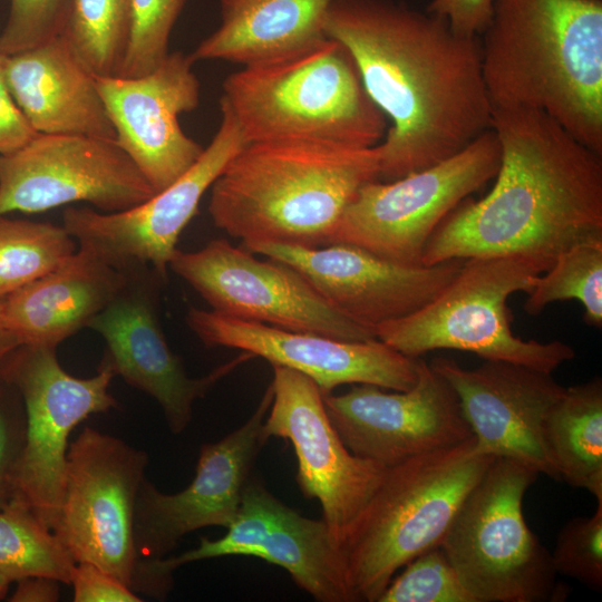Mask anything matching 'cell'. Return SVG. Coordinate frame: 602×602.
Instances as JSON below:
<instances>
[{
	"label": "cell",
	"mask_w": 602,
	"mask_h": 602,
	"mask_svg": "<svg viewBox=\"0 0 602 602\" xmlns=\"http://www.w3.org/2000/svg\"><path fill=\"white\" fill-rule=\"evenodd\" d=\"M124 281V272L78 247L59 268L2 299L7 323L20 344L57 347L87 328Z\"/></svg>",
	"instance_id": "cell-24"
},
{
	"label": "cell",
	"mask_w": 602,
	"mask_h": 602,
	"mask_svg": "<svg viewBox=\"0 0 602 602\" xmlns=\"http://www.w3.org/2000/svg\"><path fill=\"white\" fill-rule=\"evenodd\" d=\"M75 602H140L143 601L115 575L89 562H77L71 582Z\"/></svg>",
	"instance_id": "cell-38"
},
{
	"label": "cell",
	"mask_w": 602,
	"mask_h": 602,
	"mask_svg": "<svg viewBox=\"0 0 602 602\" xmlns=\"http://www.w3.org/2000/svg\"><path fill=\"white\" fill-rule=\"evenodd\" d=\"M7 85L39 134L115 139V129L96 86L64 36L2 56Z\"/></svg>",
	"instance_id": "cell-23"
},
{
	"label": "cell",
	"mask_w": 602,
	"mask_h": 602,
	"mask_svg": "<svg viewBox=\"0 0 602 602\" xmlns=\"http://www.w3.org/2000/svg\"><path fill=\"white\" fill-rule=\"evenodd\" d=\"M187 0H130V33L120 77L153 71L169 54L172 30Z\"/></svg>",
	"instance_id": "cell-33"
},
{
	"label": "cell",
	"mask_w": 602,
	"mask_h": 602,
	"mask_svg": "<svg viewBox=\"0 0 602 602\" xmlns=\"http://www.w3.org/2000/svg\"><path fill=\"white\" fill-rule=\"evenodd\" d=\"M19 344L17 337L7 323L3 300H0V362Z\"/></svg>",
	"instance_id": "cell-42"
},
{
	"label": "cell",
	"mask_w": 602,
	"mask_h": 602,
	"mask_svg": "<svg viewBox=\"0 0 602 602\" xmlns=\"http://www.w3.org/2000/svg\"><path fill=\"white\" fill-rule=\"evenodd\" d=\"M220 100L246 143L308 139L372 147L387 132V118L366 91L352 56L330 37L227 75Z\"/></svg>",
	"instance_id": "cell-5"
},
{
	"label": "cell",
	"mask_w": 602,
	"mask_h": 602,
	"mask_svg": "<svg viewBox=\"0 0 602 602\" xmlns=\"http://www.w3.org/2000/svg\"><path fill=\"white\" fill-rule=\"evenodd\" d=\"M429 363L456 392L479 453L520 462L560 480L545 424L565 387L552 373L502 360H485L475 369L445 357Z\"/></svg>",
	"instance_id": "cell-20"
},
{
	"label": "cell",
	"mask_w": 602,
	"mask_h": 602,
	"mask_svg": "<svg viewBox=\"0 0 602 602\" xmlns=\"http://www.w3.org/2000/svg\"><path fill=\"white\" fill-rule=\"evenodd\" d=\"M244 247L292 266L339 312L372 330L429 303L465 260L407 265L340 243L303 247L260 242Z\"/></svg>",
	"instance_id": "cell-19"
},
{
	"label": "cell",
	"mask_w": 602,
	"mask_h": 602,
	"mask_svg": "<svg viewBox=\"0 0 602 602\" xmlns=\"http://www.w3.org/2000/svg\"><path fill=\"white\" fill-rule=\"evenodd\" d=\"M26 435L27 417L22 398L0 376V509L13 498Z\"/></svg>",
	"instance_id": "cell-37"
},
{
	"label": "cell",
	"mask_w": 602,
	"mask_h": 602,
	"mask_svg": "<svg viewBox=\"0 0 602 602\" xmlns=\"http://www.w3.org/2000/svg\"><path fill=\"white\" fill-rule=\"evenodd\" d=\"M540 474L496 457L457 512L440 548L474 602L562 601L551 553L530 530L523 498Z\"/></svg>",
	"instance_id": "cell-8"
},
{
	"label": "cell",
	"mask_w": 602,
	"mask_h": 602,
	"mask_svg": "<svg viewBox=\"0 0 602 602\" xmlns=\"http://www.w3.org/2000/svg\"><path fill=\"white\" fill-rule=\"evenodd\" d=\"M252 556L284 569L317 601L356 602L342 554L322 518L305 517L284 504Z\"/></svg>",
	"instance_id": "cell-26"
},
{
	"label": "cell",
	"mask_w": 602,
	"mask_h": 602,
	"mask_svg": "<svg viewBox=\"0 0 602 602\" xmlns=\"http://www.w3.org/2000/svg\"><path fill=\"white\" fill-rule=\"evenodd\" d=\"M185 321L206 347L240 349L272 366L295 370L313 380L323 395L346 383L405 391L418 379L419 358L407 357L378 339L344 341L195 307L188 309Z\"/></svg>",
	"instance_id": "cell-22"
},
{
	"label": "cell",
	"mask_w": 602,
	"mask_h": 602,
	"mask_svg": "<svg viewBox=\"0 0 602 602\" xmlns=\"http://www.w3.org/2000/svg\"><path fill=\"white\" fill-rule=\"evenodd\" d=\"M324 31L391 122L378 144L382 181L445 161L492 128L479 37L396 0H333Z\"/></svg>",
	"instance_id": "cell-1"
},
{
	"label": "cell",
	"mask_w": 602,
	"mask_h": 602,
	"mask_svg": "<svg viewBox=\"0 0 602 602\" xmlns=\"http://www.w3.org/2000/svg\"><path fill=\"white\" fill-rule=\"evenodd\" d=\"M38 134L10 93L0 55V155L20 149Z\"/></svg>",
	"instance_id": "cell-40"
},
{
	"label": "cell",
	"mask_w": 602,
	"mask_h": 602,
	"mask_svg": "<svg viewBox=\"0 0 602 602\" xmlns=\"http://www.w3.org/2000/svg\"><path fill=\"white\" fill-rule=\"evenodd\" d=\"M76 562L57 535L19 502L0 509V573L11 583L47 576L70 584Z\"/></svg>",
	"instance_id": "cell-28"
},
{
	"label": "cell",
	"mask_w": 602,
	"mask_h": 602,
	"mask_svg": "<svg viewBox=\"0 0 602 602\" xmlns=\"http://www.w3.org/2000/svg\"><path fill=\"white\" fill-rule=\"evenodd\" d=\"M130 33V0H72L64 32L95 76H118Z\"/></svg>",
	"instance_id": "cell-30"
},
{
	"label": "cell",
	"mask_w": 602,
	"mask_h": 602,
	"mask_svg": "<svg viewBox=\"0 0 602 602\" xmlns=\"http://www.w3.org/2000/svg\"><path fill=\"white\" fill-rule=\"evenodd\" d=\"M193 65L190 55L173 51L140 77L95 76L115 140L155 193L182 176L204 151L178 123L179 115L200 104Z\"/></svg>",
	"instance_id": "cell-21"
},
{
	"label": "cell",
	"mask_w": 602,
	"mask_h": 602,
	"mask_svg": "<svg viewBox=\"0 0 602 602\" xmlns=\"http://www.w3.org/2000/svg\"><path fill=\"white\" fill-rule=\"evenodd\" d=\"M284 504L258 479L247 483L240 508L226 534L219 540L201 537L195 548L159 559L168 574L184 564L230 555L252 556L275 525Z\"/></svg>",
	"instance_id": "cell-32"
},
{
	"label": "cell",
	"mask_w": 602,
	"mask_h": 602,
	"mask_svg": "<svg viewBox=\"0 0 602 602\" xmlns=\"http://www.w3.org/2000/svg\"><path fill=\"white\" fill-rule=\"evenodd\" d=\"M552 264L523 255L474 256L426 305L375 327L376 338L410 357L438 349L468 351L485 360L524 365L552 373L575 357L560 340H522L511 330L509 295L528 293Z\"/></svg>",
	"instance_id": "cell-7"
},
{
	"label": "cell",
	"mask_w": 602,
	"mask_h": 602,
	"mask_svg": "<svg viewBox=\"0 0 602 602\" xmlns=\"http://www.w3.org/2000/svg\"><path fill=\"white\" fill-rule=\"evenodd\" d=\"M273 367L272 402L264 434L290 440L297 460V482L309 499H317L334 544L341 547L386 468L352 454L327 414L323 394L309 377Z\"/></svg>",
	"instance_id": "cell-15"
},
{
	"label": "cell",
	"mask_w": 602,
	"mask_h": 602,
	"mask_svg": "<svg viewBox=\"0 0 602 602\" xmlns=\"http://www.w3.org/2000/svg\"><path fill=\"white\" fill-rule=\"evenodd\" d=\"M502 151L493 188L457 206L427 242L423 265L523 255L553 264L602 237V156L534 109H493Z\"/></svg>",
	"instance_id": "cell-2"
},
{
	"label": "cell",
	"mask_w": 602,
	"mask_h": 602,
	"mask_svg": "<svg viewBox=\"0 0 602 602\" xmlns=\"http://www.w3.org/2000/svg\"><path fill=\"white\" fill-rule=\"evenodd\" d=\"M545 439L560 480L602 499V379L565 388L551 409Z\"/></svg>",
	"instance_id": "cell-27"
},
{
	"label": "cell",
	"mask_w": 602,
	"mask_h": 602,
	"mask_svg": "<svg viewBox=\"0 0 602 602\" xmlns=\"http://www.w3.org/2000/svg\"><path fill=\"white\" fill-rule=\"evenodd\" d=\"M544 273L524 303L528 314H538L556 301L576 300L584 307L586 323L602 327V237L566 249Z\"/></svg>",
	"instance_id": "cell-31"
},
{
	"label": "cell",
	"mask_w": 602,
	"mask_h": 602,
	"mask_svg": "<svg viewBox=\"0 0 602 602\" xmlns=\"http://www.w3.org/2000/svg\"><path fill=\"white\" fill-rule=\"evenodd\" d=\"M168 269L221 314L344 341L377 339L372 329L339 312L292 266L256 259L227 240H212L192 252L176 249Z\"/></svg>",
	"instance_id": "cell-12"
},
{
	"label": "cell",
	"mask_w": 602,
	"mask_h": 602,
	"mask_svg": "<svg viewBox=\"0 0 602 602\" xmlns=\"http://www.w3.org/2000/svg\"><path fill=\"white\" fill-rule=\"evenodd\" d=\"M480 37L492 110H540L602 156V0H494Z\"/></svg>",
	"instance_id": "cell-3"
},
{
	"label": "cell",
	"mask_w": 602,
	"mask_h": 602,
	"mask_svg": "<svg viewBox=\"0 0 602 602\" xmlns=\"http://www.w3.org/2000/svg\"><path fill=\"white\" fill-rule=\"evenodd\" d=\"M501 144L489 128L464 149L400 178L365 184L344 210L328 244H349L379 258L423 265L425 246L441 222L494 178Z\"/></svg>",
	"instance_id": "cell-9"
},
{
	"label": "cell",
	"mask_w": 602,
	"mask_h": 602,
	"mask_svg": "<svg viewBox=\"0 0 602 602\" xmlns=\"http://www.w3.org/2000/svg\"><path fill=\"white\" fill-rule=\"evenodd\" d=\"M272 402L268 387L251 417L215 443L200 448L195 477L183 491L165 494L146 477L138 489L134 541L140 559H161L188 533L229 527L235 518L259 453L265 445L264 420Z\"/></svg>",
	"instance_id": "cell-18"
},
{
	"label": "cell",
	"mask_w": 602,
	"mask_h": 602,
	"mask_svg": "<svg viewBox=\"0 0 602 602\" xmlns=\"http://www.w3.org/2000/svg\"><path fill=\"white\" fill-rule=\"evenodd\" d=\"M493 8L494 0H431L425 11L445 19L460 36L480 37L491 21Z\"/></svg>",
	"instance_id": "cell-39"
},
{
	"label": "cell",
	"mask_w": 602,
	"mask_h": 602,
	"mask_svg": "<svg viewBox=\"0 0 602 602\" xmlns=\"http://www.w3.org/2000/svg\"><path fill=\"white\" fill-rule=\"evenodd\" d=\"M122 272V288L87 328L105 340L101 360L115 376L154 398L169 430L181 434L192 420L194 402L253 356L243 352L202 377H190L181 357L171 350L161 324L159 289L165 282L145 265Z\"/></svg>",
	"instance_id": "cell-16"
},
{
	"label": "cell",
	"mask_w": 602,
	"mask_h": 602,
	"mask_svg": "<svg viewBox=\"0 0 602 602\" xmlns=\"http://www.w3.org/2000/svg\"><path fill=\"white\" fill-rule=\"evenodd\" d=\"M154 194L115 139L38 134L20 149L0 155V216L79 202L120 212Z\"/></svg>",
	"instance_id": "cell-14"
},
{
	"label": "cell",
	"mask_w": 602,
	"mask_h": 602,
	"mask_svg": "<svg viewBox=\"0 0 602 602\" xmlns=\"http://www.w3.org/2000/svg\"><path fill=\"white\" fill-rule=\"evenodd\" d=\"M9 584L10 582L0 573V600L6 596Z\"/></svg>",
	"instance_id": "cell-43"
},
{
	"label": "cell",
	"mask_w": 602,
	"mask_h": 602,
	"mask_svg": "<svg viewBox=\"0 0 602 602\" xmlns=\"http://www.w3.org/2000/svg\"><path fill=\"white\" fill-rule=\"evenodd\" d=\"M551 556L556 573L601 591L602 499L592 515L574 517L561 528Z\"/></svg>",
	"instance_id": "cell-35"
},
{
	"label": "cell",
	"mask_w": 602,
	"mask_h": 602,
	"mask_svg": "<svg viewBox=\"0 0 602 602\" xmlns=\"http://www.w3.org/2000/svg\"><path fill=\"white\" fill-rule=\"evenodd\" d=\"M221 122L198 159L175 182L120 212L69 206L64 227L79 249L119 271L149 266L166 282L178 237L197 213L204 194L246 144L230 108L220 100Z\"/></svg>",
	"instance_id": "cell-13"
},
{
	"label": "cell",
	"mask_w": 602,
	"mask_h": 602,
	"mask_svg": "<svg viewBox=\"0 0 602 602\" xmlns=\"http://www.w3.org/2000/svg\"><path fill=\"white\" fill-rule=\"evenodd\" d=\"M323 402L347 448L385 467L473 437L456 392L421 358L408 390L386 392L362 383L342 395L324 394Z\"/></svg>",
	"instance_id": "cell-17"
},
{
	"label": "cell",
	"mask_w": 602,
	"mask_h": 602,
	"mask_svg": "<svg viewBox=\"0 0 602 602\" xmlns=\"http://www.w3.org/2000/svg\"><path fill=\"white\" fill-rule=\"evenodd\" d=\"M77 249L64 225L0 216V300L56 270Z\"/></svg>",
	"instance_id": "cell-29"
},
{
	"label": "cell",
	"mask_w": 602,
	"mask_h": 602,
	"mask_svg": "<svg viewBox=\"0 0 602 602\" xmlns=\"http://www.w3.org/2000/svg\"><path fill=\"white\" fill-rule=\"evenodd\" d=\"M57 347L19 344L0 362V376L20 394L26 444L12 501L54 531L61 504L71 431L90 415L118 406L109 392L115 372L100 361L97 373L78 378L59 363Z\"/></svg>",
	"instance_id": "cell-10"
},
{
	"label": "cell",
	"mask_w": 602,
	"mask_h": 602,
	"mask_svg": "<svg viewBox=\"0 0 602 602\" xmlns=\"http://www.w3.org/2000/svg\"><path fill=\"white\" fill-rule=\"evenodd\" d=\"M494 458L473 436L386 468L340 547L356 602H377L399 569L440 546Z\"/></svg>",
	"instance_id": "cell-6"
},
{
	"label": "cell",
	"mask_w": 602,
	"mask_h": 602,
	"mask_svg": "<svg viewBox=\"0 0 602 602\" xmlns=\"http://www.w3.org/2000/svg\"><path fill=\"white\" fill-rule=\"evenodd\" d=\"M379 147L275 139L246 143L212 184L208 214L243 246L327 245L344 210L379 179Z\"/></svg>",
	"instance_id": "cell-4"
},
{
	"label": "cell",
	"mask_w": 602,
	"mask_h": 602,
	"mask_svg": "<svg viewBox=\"0 0 602 602\" xmlns=\"http://www.w3.org/2000/svg\"><path fill=\"white\" fill-rule=\"evenodd\" d=\"M147 465L146 452L86 426L69 443L54 528L76 563H94L128 588L139 561L134 513Z\"/></svg>",
	"instance_id": "cell-11"
},
{
	"label": "cell",
	"mask_w": 602,
	"mask_h": 602,
	"mask_svg": "<svg viewBox=\"0 0 602 602\" xmlns=\"http://www.w3.org/2000/svg\"><path fill=\"white\" fill-rule=\"evenodd\" d=\"M377 602H474V599L439 546L407 563Z\"/></svg>",
	"instance_id": "cell-34"
},
{
	"label": "cell",
	"mask_w": 602,
	"mask_h": 602,
	"mask_svg": "<svg viewBox=\"0 0 602 602\" xmlns=\"http://www.w3.org/2000/svg\"><path fill=\"white\" fill-rule=\"evenodd\" d=\"M59 581L47 576H28L17 581V588L9 601L55 602L59 600Z\"/></svg>",
	"instance_id": "cell-41"
},
{
	"label": "cell",
	"mask_w": 602,
	"mask_h": 602,
	"mask_svg": "<svg viewBox=\"0 0 602 602\" xmlns=\"http://www.w3.org/2000/svg\"><path fill=\"white\" fill-rule=\"evenodd\" d=\"M9 1V16L0 32V55H13L64 35L72 0Z\"/></svg>",
	"instance_id": "cell-36"
},
{
	"label": "cell",
	"mask_w": 602,
	"mask_h": 602,
	"mask_svg": "<svg viewBox=\"0 0 602 602\" xmlns=\"http://www.w3.org/2000/svg\"><path fill=\"white\" fill-rule=\"evenodd\" d=\"M333 0H220V25L190 54L194 62L244 66L273 61L327 38Z\"/></svg>",
	"instance_id": "cell-25"
}]
</instances>
